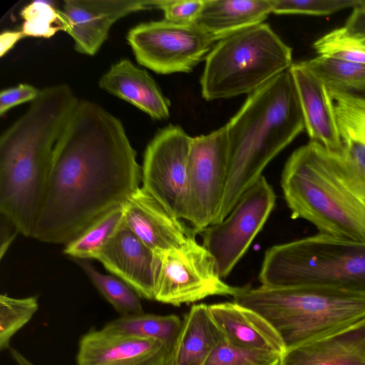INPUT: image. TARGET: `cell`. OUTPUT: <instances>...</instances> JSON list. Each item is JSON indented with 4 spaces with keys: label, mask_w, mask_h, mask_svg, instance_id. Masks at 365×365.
I'll use <instances>...</instances> for the list:
<instances>
[{
    "label": "cell",
    "mask_w": 365,
    "mask_h": 365,
    "mask_svg": "<svg viewBox=\"0 0 365 365\" xmlns=\"http://www.w3.org/2000/svg\"><path fill=\"white\" fill-rule=\"evenodd\" d=\"M127 41L138 63L160 74L192 71L217 42L195 23L165 19L135 26Z\"/></svg>",
    "instance_id": "9"
},
{
    "label": "cell",
    "mask_w": 365,
    "mask_h": 365,
    "mask_svg": "<svg viewBox=\"0 0 365 365\" xmlns=\"http://www.w3.org/2000/svg\"><path fill=\"white\" fill-rule=\"evenodd\" d=\"M41 91L27 83H20L16 86L1 91L0 115H4L9 110L18 105L34 101L39 96Z\"/></svg>",
    "instance_id": "34"
},
{
    "label": "cell",
    "mask_w": 365,
    "mask_h": 365,
    "mask_svg": "<svg viewBox=\"0 0 365 365\" xmlns=\"http://www.w3.org/2000/svg\"><path fill=\"white\" fill-rule=\"evenodd\" d=\"M158 257L154 300L180 306L215 295L232 296L247 286H231L220 277L214 257L195 238L156 253Z\"/></svg>",
    "instance_id": "8"
},
{
    "label": "cell",
    "mask_w": 365,
    "mask_h": 365,
    "mask_svg": "<svg viewBox=\"0 0 365 365\" xmlns=\"http://www.w3.org/2000/svg\"><path fill=\"white\" fill-rule=\"evenodd\" d=\"M182 325V320L176 315H155L141 313L120 316L107 323L103 330L156 339L173 347Z\"/></svg>",
    "instance_id": "24"
},
{
    "label": "cell",
    "mask_w": 365,
    "mask_h": 365,
    "mask_svg": "<svg viewBox=\"0 0 365 365\" xmlns=\"http://www.w3.org/2000/svg\"><path fill=\"white\" fill-rule=\"evenodd\" d=\"M200 83L211 101L250 94L292 63V49L262 23L217 41L205 58Z\"/></svg>",
    "instance_id": "7"
},
{
    "label": "cell",
    "mask_w": 365,
    "mask_h": 365,
    "mask_svg": "<svg viewBox=\"0 0 365 365\" xmlns=\"http://www.w3.org/2000/svg\"><path fill=\"white\" fill-rule=\"evenodd\" d=\"M152 9H157V0H66L62 11L75 50L93 56L116 21L130 14Z\"/></svg>",
    "instance_id": "13"
},
{
    "label": "cell",
    "mask_w": 365,
    "mask_h": 365,
    "mask_svg": "<svg viewBox=\"0 0 365 365\" xmlns=\"http://www.w3.org/2000/svg\"><path fill=\"white\" fill-rule=\"evenodd\" d=\"M259 279L271 287H317L365 294V243L318 233L274 245Z\"/></svg>",
    "instance_id": "6"
},
{
    "label": "cell",
    "mask_w": 365,
    "mask_h": 365,
    "mask_svg": "<svg viewBox=\"0 0 365 365\" xmlns=\"http://www.w3.org/2000/svg\"><path fill=\"white\" fill-rule=\"evenodd\" d=\"M80 99L67 84L46 87L0 138V211L33 237L55 147Z\"/></svg>",
    "instance_id": "2"
},
{
    "label": "cell",
    "mask_w": 365,
    "mask_h": 365,
    "mask_svg": "<svg viewBox=\"0 0 365 365\" xmlns=\"http://www.w3.org/2000/svg\"><path fill=\"white\" fill-rule=\"evenodd\" d=\"M344 26L350 31L365 36V0L353 8Z\"/></svg>",
    "instance_id": "37"
},
{
    "label": "cell",
    "mask_w": 365,
    "mask_h": 365,
    "mask_svg": "<svg viewBox=\"0 0 365 365\" xmlns=\"http://www.w3.org/2000/svg\"><path fill=\"white\" fill-rule=\"evenodd\" d=\"M38 309L36 297L15 298L0 295V349L9 346L12 336L27 324Z\"/></svg>",
    "instance_id": "29"
},
{
    "label": "cell",
    "mask_w": 365,
    "mask_h": 365,
    "mask_svg": "<svg viewBox=\"0 0 365 365\" xmlns=\"http://www.w3.org/2000/svg\"><path fill=\"white\" fill-rule=\"evenodd\" d=\"M123 206L109 211L68 242L64 253L76 259H96L99 253L123 222Z\"/></svg>",
    "instance_id": "25"
},
{
    "label": "cell",
    "mask_w": 365,
    "mask_h": 365,
    "mask_svg": "<svg viewBox=\"0 0 365 365\" xmlns=\"http://www.w3.org/2000/svg\"><path fill=\"white\" fill-rule=\"evenodd\" d=\"M19 233L14 224L6 216L1 214L0 257L3 258L9 246Z\"/></svg>",
    "instance_id": "36"
},
{
    "label": "cell",
    "mask_w": 365,
    "mask_h": 365,
    "mask_svg": "<svg viewBox=\"0 0 365 365\" xmlns=\"http://www.w3.org/2000/svg\"><path fill=\"white\" fill-rule=\"evenodd\" d=\"M281 356L235 345L224 339L213 349L204 365H279Z\"/></svg>",
    "instance_id": "30"
},
{
    "label": "cell",
    "mask_w": 365,
    "mask_h": 365,
    "mask_svg": "<svg viewBox=\"0 0 365 365\" xmlns=\"http://www.w3.org/2000/svg\"><path fill=\"white\" fill-rule=\"evenodd\" d=\"M313 48L318 56L365 64V36L344 26L318 38Z\"/></svg>",
    "instance_id": "28"
},
{
    "label": "cell",
    "mask_w": 365,
    "mask_h": 365,
    "mask_svg": "<svg viewBox=\"0 0 365 365\" xmlns=\"http://www.w3.org/2000/svg\"><path fill=\"white\" fill-rule=\"evenodd\" d=\"M172 347L156 339L91 330L81 338L77 365H167Z\"/></svg>",
    "instance_id": "14"
},
{
    "label": "cell",
    "mask_w": 365,
    "mask_h": 365,
    "mask_svg": "<svg viewBox=\"0 0 365 365\" xmlns=\"http://www.w3.org/2000/svg\"><path fill=\"white\" fill-rule=\"evenodd\" d=\"M211 315L229 342L282 355L286 347L278 333L260 314L235 302L209 305Z\"/></svg>",
    "instance_id": "20"
},
{
    "label": "cell",
    "mask_w": 365,
    "mask_h": 365,
    "mask_svg": "<svg viewBox=\"0 0 365 365\" xmlns=\"http://www.w3.org/2000/svg\"><path fill=\"white\" fill-rule=\"evenodd\" d=\"M275 202L273 188L262 175L244 192L222 222L208 226L201 232L202 246L214 257L222 279L228 276L245 254Z\"/></svg>",
    "instance_id": "11"
},
{
    "label": "cell",
    "mask_w": 365,
    "mask_h": 365,
    "mask_svg": "<svg viewBox=\"0 0 365 365\" xmlns=\"http://www.w3.org/2000/svg\"><path fill=\"white\" fill-rule=\"evenodd\" d=\"M233 298L263 317L286 349L365 318V294L336 289L247 286Z\"/></svg>",
    "instance_id": "5"
},
{
    "label": "cell",
    "mask_w": 365,
    "mask_h": 365,
    "mask_svg": "<svg viewBox=\"0 0 365 365\" xmlns=\"http://www.w3.org/2000/svg\"><path fill=\"white\" fill-rule=\"evenodd\" d=\"M361 0H274L273 13L327 16L354 8Z\"/></svg>",
    "instance_id": "32"
},
{
    "label": "cell",
    "mask_w": 365,
    "mask_h": 365,
    "mask_svg": "<svg viewBox=\"0 0 365 365\" xmlns=\"http://www.w3.org/2000/svg\"><path fill=\"white\" fill-rule=\"evenodd\" d=\"M281 185L292 218L320 233L365 243V190L339 154L309 141L287 160Z\"/></svg>",
    "instance_id": "4"
},
{
    "label": "cell",
    "mask_w": 365,
    "mask_h": 365,
    "mask_svg": "<svg viewBox=\"0 0 365 365\" xmlns=\"http://www.w3.org/2000/svg\"><path fill=\"white\" fill-rule=\"evenodd\" d=\"M229 163L227 125L192 138L187 160V217L197 233L213 225L225 190Z\"/></svg>",
    "instance_id": "10"
},
{
    "label": "cell",
    "mask_w": 365,
    "mask_h": 365,
    "mask_svg": "<svg viewBox=\"0 0 365 365\" xmlns=\"http://www.w3.org/2000/svg\"><path fill=\"white\" fill-rule=\"evenodd\" d=\"M20 15L24 19L21 31L25 37L51 38L58 31L68 29L62 10L49 1H32L21 9Z\"/></svg>",
    "instance_id": "27"
},
{
    "label": "cell",
    "mask_w": 365,
    "mask_h": 365,
    "mask_svg": "<svg viewBox=\"0 0 365 365\" xmlns=\"http://www.w3.org/2000/svg\"><path fill=\"white\" fill-rule=\"evenodd\" d=\"M226 125L228 173L214 224L230 213L244 192L262 176L267 164L305 129L289 70L249 94Z\"/></svg>",
    "instance_id": "3"
},
{
    "label": "cell",
    "mask_w": 365,
    "mask_h": 365,
    "mask_svg": "<svg viewBox=\"0 0 365 365\" xmlns=\"http://www.w3.org/2000/svg\"><path fill=\"white\" fill-rule=\"evenodd\" d=\"M21 31H6L0 35V56L6 55L16 43L24 38Z\"/></svg>",
    "instance_id": "38"
},
{
    "label": "cell",
    "mask_w": 365,
    "mask_h": 365,
    "mask_svg": "<svg viewBox=\"0 0 365 365\" xmlns=\"http://www.w3.org/2000/svg\"><path fill=\"white\" fill-rule=\"evenodd\" d=\"M123 223L155 253L183 244L197 233L168 211L143 187L123 205Z\"/></svg>",
    "instance_id": "16"
},
{
    "label": "cell",
    "mask_w": 365,
    "mask_h": 365,
    "mask_svg": "<svg viewBox=\"0 0 365 365\" xmlns=\"http://www.w3.org/2000/svg\"><path fill=\"white\" fill-rule=\"evenodd\" d=\"M99 87L157 120L170 116V101L146 70L128 59L113 64L99 79Z\"/></svg>",
    "instance_id": "19"
},
{
    "label": "cell",
    "mask_w": 365,
    "mask_h": 365,
    "mask_svg": "<svg viewBox=\"0 0 365 365\" xmlns=\"http://www.w3.org/2000/svg\"><path fill=\"white\" fill-rule=\"evenodd\" d=\"M336 120L343 143L339 155L350 175L365 190V138L345 122Z\"/></svg>",
    "instance_id": "31"
},
{
    "label": "cell",
    "mask_w": 365,
    "mask_h": 365,
    "mask_svg": "<svg viewBox=\"0 0 365 365\" xmlns=\"http://www.w3.org/2000/svg\"><path fill=\"white\" fill-rule=\"evenodd\" d=\"M289 70L295 84L309 141L341 154L343 143L328 88L301 62L293 63Z\"/></svg>",
    "instance_id": "17"
},
{
    "label": "cell",
    "mask_w": 365,
    "mask_h": 365,
    "mask_svg": "<svg viewBox=\"0 0 365 365\" xmlns=\"http://www.w3.org/2000/svg\"><path fill=\"white\" fill-rule=\"evenodd\" d=\"M204 0H157V9L164 14V19L177 24H194L198 17Z\"/></svg>",
    "instance_id": "33"
},
{
    "label": "cell",
    "mask_w": 365,
    "mask_h": 365,
    "mask_svg": "<svg viewBox=\"0 0 365 365\" xmlns=\"http://www.w3.org/2000/svg\"><path fill=\"white\" fill-rule=\"evenodd\" d=\"M76 262L120 316L143 313L141 297L125 282L100 272L88 259H76Z\"/></svg>",
    "instance_id": "26"
},
{
    "label": "cell",
    "mask_w": 365,
    "mask_h": 365,
    "mask_svg": "<svg viewBox=\"0 0 365 365\" xmlns=\"http://www.w3.org/2000/svg\"><path fill=\"white\" fill-rule=\"evenodd\" d=\"M19 365H35V364H33L31 361H30L28 359L23 358L19 361Z\"/></svg>",
    "instance_id": "39"
},
{
    "label": "cell",
    "mask_w": 365,
    "mask_h": 365,
    "mask_svg": "<svg viewBox=\"0 0 365 365\" xmlns=\"http://www.w3.org/2000/svg\"><path fill=\"white\" fill-rule=\"evenodd\" d=\"M301 63L328 89L365 95V64L322 56Z\"/></svg>",
    "instance_id": "23"
},
{
    "label": "cell",
    "mask_w": 365,
    "mask_h": 365,
    "mask_svg": "<svg viewBox=\"0 0 365 365\" xmlns=\"http://www.w3.org/2000/svg\"><path fill=\"white\" fill-rule=\"evenodd\" d=\"M142 168L124 126L96 103L79 100L53 155L33 237L67 244L140 187Z\"/></svg>",
    "instance_id": "1"
},
{
    "label": "cell",
    "mask_w": 365,
    "mask_h": 365,
    "mask_svg": "<svg viewBox=\"0 0 365 365\" xmlns=\"http://www.w3.org/2000/svg\"><path fill=\"white\" fill-rule=\"evenodd\" d=\"M225 339L209 305H193L184 317L167 365H204L213 349Z\"/></svg>",
    "instance_id": "22"
},
{
    "label": "cell",
    "mask_w": 365,
    "mask_h": 365,
    "mask_svg": "<svg viewBox=\"0 0 365 365\" xmlns=\"http://www.w3.org/2000/svg\"><path fill=\"white\" fill-rule=\"evenodd\" d=\"M96 259L141 298L154 299L157 255L123 222Z\"/></svg>",
    "instance_id": "15"
},
{
    "label": "cell",
    "mask_w": 365,
    "mask_h": 365,
    "mask_svg": "<svg viewBox=\"0 0 365 365\" xmlns=\"http://www.w3.org/2000/svg\"><path fill=\"white\" fill-rule=\"evenodd\" d=\"M279 365H365V318L286 349Z\"/></svg>",
    "instance_id": "18"
},
{
    "label": "cell",
    "mask_w": 365,
    "mask_h": 365,
    "mask_svg": "<svg viewBox=\"0 0 365 365\" xmlns=\"http://www.w3.org/2000/svg\"><path fill=\"white\" fill-rule=\"evenodd\" d=\"M344 120L365 138V96L354 98L344 111Z\"/></svg>",
    "instance_id": "35"
},
{
    "label": "cell",
    "mask_w": 365,
    "mask_h": 365,
    "mask_svg": "<svg viewBox=\"0 0 365 365\" xmlns=\"http://www.w3.org/2000/svg\"><path fill=\"white\" fill-rule=\"evenodd\" d=\"M192 138L178 125L170 124L160 129L146 147L142 168L143 187L180 220L187 217Z\"/></svg>",
    "instance_id": "12"
},
{
    "label": "cell",
    "mask_w": 365,
    "mask_h": 365,
    "mask_svg": "<svg viewBox=\"0 0 365 365\" xmlns=\"http://www.w3.org/2000/svg\"><path fill=\"white\" fill-rule=\"evenodd\" d=\"M274 0H204L195 24L217 41L264 23Z\"/></svg>",
    "instance_id": "21"
}]
</instances>
